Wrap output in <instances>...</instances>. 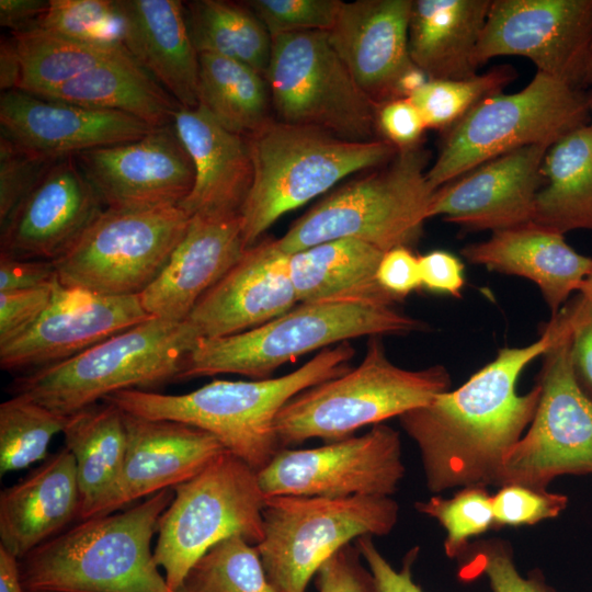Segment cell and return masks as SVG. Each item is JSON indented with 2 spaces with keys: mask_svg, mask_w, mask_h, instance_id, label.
Returning a JSON list of instances; mask_svg holds the SVG:
<instances>
[{
  "mask_svg": "<svg viewBox=\"0 0 592 592\" xmlns=\"http://www.w3.org/2000/svg\"><path fill=\"white\" fill-rule=\"evenodd\" d=\"M22 78V64L14 37L2 36L0 41V89L16 90Z\"/></svg>",
  "mask_w": 592,
  "mask_h": 592,
  "instance_id": "obj_56",
  "label": "cell"
},
{
  "mask_svg": "<svg viewBox=\"0 0 592 592\" xmlns=\"http://www.w3.org/2000/svg\"><path fill=\"white\" fill-rule=\"evenodd\" d=\"M470 263L535 283L557 316L592 269V258L572 249L560 235L536 223L493 231L483 241L463 248Z\"/></svg>",
  "mask_w": 592,
  "mask_h": 592,
  "instance_id": "obj_27",
  "label": "cell"
},
{
  "mask_svg": "<svg viewBox=\"0 0 592 592\" xmlns=\"http://www.w3.org/2000/svg\"><path fill=\"white\" fill-rule=\"evenodd\" d=\"M548 147L534 145L499 156L439 187L430 217L466 231H498L533 221Z\"/></svg>",
  "mask_w": 592,
  "mask_h": 592,
  "instance_id": "obj_21",
  "label": "cell"
},
{
  "mask_svg": "<svg viewBox=\"0 0 592 592\" xmlns=\"http://www.w3.org/2000/svg\"><path fill=\"white\" fill-rule=\"evenodd\" d=\"M391 497H266L257 549L277 592H307L322 563L362 536H385L398 521Z\"/></svg>",
  "mask_w": 592,
  "mask_h": 592,
  "instance_id": "obj_11",
  "label": "cell"
},
{
  "mask_svg": "<svg viewBox=\"0 0 592 592\" xmlns=\"http://www.w3.org/2000/svg\"><path fill=\"white\" fill-rule=\"evenodd\" d=\"M553 318L568 331L577 376L592 394V305L577 296Z\"/></svg>",
  "mask_w": 592,
  "mask_h": 592,
  "instance_id": "obj_49",
  "label": "cell"
},
{
  "mask_svg": "<svg viewBox=\"0 0 592 592\" xmlns=\"http://www.w3.org/2000/svg\"><path fill=\"white\" fill-rule=\"evenodd\" d=\"M428 326L395 305L361 300L299 303L244 332L200 339L177 382L218 374L265 379L284 363L360 337L405 335Z\"/></svg>",
  "mask_w": 592,
  "mask_h": 592,
  "instance_id": "obj_4",
  "label": "cell"
},
{
  "mask_svg": "<svg viewBox=\"0 0 592 592\" xmlns=\"http://www.w3.org/2000/svg\"><path fill=\"white\" fill-rule=\"evenodd\" d=\"M172 592H277L269 581L257 546L232 536L213 546Z\"/></svg>",
  "mask_w": 592,
  "mask_h": 592,
  "instance_id": "obj_39",
  "label": "cell"
},
{
  "mask_svg": "<svg viewBox=\"0 0 592 592\" xmlns=\"http://www.w3.org/2000/svg\"><path fill=\"white\" fill-rule=\"evenodd\" d=\"M57 281L54 261L0 254V292L47 286Z\"/></svg>",
  "mask_w": 592,
  "mask_h": 592,
  "instance_id": "obj_54",
  "label": "cell"
},
{
  "mask_svg": "<svg viewBox=\"0 0 592 592\" xmlns=\"http://www.w3.org/2000/svg\"><path fill=\"white\" fill-rule=\"evenodd\" d=\"M151 318L139 295L105 296L57 281L38 320L0 344V367L20 374L47 367Z\"/></svg>",
  "mask_w": 592,
  "mask_h": 592,
  "instance_id": "obj_17",
  "label": "cell"
},
{
  "mask_svg": "<svg viewBox=\"0 0 592 592\" xmlns=\"http://www.w3.org/2000/svg\"><path fill=\"white\" fill-rule=\"evenodd\" d=\"M421 284L425 288L460 297L465 285L464 264L452 254L443 250H434L419 257Z\"/></svg>",
  "mask_w": 592,
  "mask_h": 592,
  "instance_id": "obj_53",
  "label": "cell"
},
{
  "mask_svg": "<svg viewBox=\"0 0 592 592\" xmlns=\"http://www.w3.org/2000/svg\"><path fill=\"white\" fill-rule=\"evenodd\" d=\"M384 252L358 239L326 241L289 254L291 280L299 303L361 300L398 303L377 281Z\"/></svg>",
  "mask_w": 592,
  "mask_h": 592,
  "instance_id": "obj_31",
  "label": "cell"
},
{
  "mask_svg": "<svg viewBox=\"0 0 592 592\" xmlns=\"http://www.w3.org/2000/svg\"><path fill=\"white\" fill-rule=\"evenodd\" d=\"M491 1H412L408 31L412 62L429 79L477 75L476 50Z\"/></svg>",
  "mask_w": 592,
  "mask_h": 592,
  "instance_id": "obj_30",
  "label": "cell"
},
{
  "mask_svg": "<svg viewBox=\"0 0 592 592\" xmlns=\"http://www.w3.org/2000/svg\"><path fill=\"white\" fill-rule=\"evenodd\" d=\"M590 118L588 92L537 71L520 91L483 99L445 133L428 182L436 191L504 153L534 145L549 148Z\"/></svg>",
  "mask_w": 592,
  "mask_h": 592,
  "instance_id": "obj_9",
  "label": "cell"
},
{
  "mask_svg": "<svg viewBox=\"0 0 592 592\" xmlns=\"http://www.w3.org/2000/svg\"><path fill=\"white\" fill-rule=\"evenodd\" d=\"M516 77L509 65L465 79H429L409 99L428 128L446 133L483 99L503 92Z\"/></svg>",
  "mask_w": 592,
  "mask_h": 592,
  "instance_id": "obj_40",
  "label": "cell"
},
{
  "mask_svg": "<svg viewBox=\"0 0 592 592\" xmlns=\"http://www.w3.org/2000/svg\"><path fill=\"white\" fill-rule=\"evenodd\" d=\"M191 216L181 206L106 208L54 261L58 282L105 296L143 293L161 273Z\"/></svg>",
  "mask_w": 592,
  "mask_h": 592,
  "instance_id": "obj_13",
  "label": "cell"
},
{
  "mask_svg": "<svg viewBox=\"0 0 592 592\" xmlns=\"http://www.w3.org/2000/svg\"><path fill=\"white\" fill-rule=\"evenodd\" d=\"M429 151L421 145L398 150L385 166L350 181L316 203L275 239L291 254L343 238L383 252L414 246L430 217L435 190L428 182Z\"/></svg>",
  "mask_w": 592,
  "mask_h": 592,
  "instance_id": "obj_7",
  "label": "cell"
},
{
  "mask_svg": "<svg viewBox=\"0 0 592 592\" xmlns=\"http://www.w3.org/2000/svg\"><path fill=\"white\" fill-rule=\"evenodd\" d=\"M354 354L353 345L344 341L320 350L299 368L275 378L214 379L179 395L127 389L103 400L133 415L207 431L226 451L259 473L282 449L274 430L282 408L303 390L350 371Z\"/></svg>",
  "mask_w": 592,
  "mask_h": 592,
  "instance_id": "obj_2",
  "label": "cell"
},
{
  "mask_svg": "<svg viewBox=\"0 0 592 592\" xmlns=\"http://www.w3.org/2000/svg\"><path fill=\"white\" fill-rule=\"evenodd\" d=\"M68 417L24 396L13 395L0 405V475L44 462L48 446L62 433Z\"/></svg>",
  "mask_w": 592,
  "mask_h": 592,
  "instance_id": "obj_38",
  "label": "cell"
},
{
  "mask_svg": "<svg viewBox=\"0 0 592 592\" xmlns=\"http://www.w3.org/2000/svg\"><path fill=\"white\" fill-rule=\"evenodd\" d=\"M191 39L198 54L242 62L265 77L272 37L243 2L194 0L184 2Z\"/></svg>",
  "mask_w": 592,
  "mask_h": 592,
  "instance_id": "obj_36",
  "label": "cell"
},
{
  "mask_svg": "<svg viewBox=\"0 0 592 592\" xmlns=\"http://www.w3.org/2000/svg\"><path fill=\"white\" fill-rule=\"evenodd\" d=\"M75 159L106 208L180 206L194 183L192 160L172 124Z\"/></svg>",
  "mask_w": 592,
  "mask_h": 592,
  "instance_id": "obj_18",
  "label": "cell"
},
{
  "mask_svg": "<svg viewBox=\"0 0 592 592\" xmlns=\"http://www.w3.org/2000/svg\"><path fill=\"white\" fill-rule=\"evenodd\" d=\"M55 161L32 155L0 136V225Z\"/></svg>",
  "mask_w": 592,
  "mask_h": 592,
  "instance_id": "obj_46",
  "label": "cell"
},
{
  "mask_svg": "<svg viewBox=\"0 0 592 592\" xmlns=\"http://www.w3.org/2000/svg\"><path fill=\"white\" fill-rule=\"evenodd\" d=\"M379 338H368L356 367L303 390L282 408L274 423L281 448L310 439L329 443L353 436L363 426L399 418L449 390L446 367H399L389 360Z\"/></svg>",
  "mask_w": 592,
  "mask_h": 592,
  "instance_id": "obj_8",
  "label": "cell"
},
{
  "mask_svg": "<svg viewBox=\"0 0 592 592\" xmlns=\"http://www.w3.org/2000/svg\"><path fill=\"white\" fill-rule=\"evenodd\" d=\"M265 79L276 121L353 141L380 139L375 136L378 107L335 53L328 32L273 36Z\"/></svg>",
  "mask_w": 592,
  "mask_h": 592,
  "instance_id": "obj_12",
  "label": "cell"
},
{
  "mask_svg": "<svg viewBox=\"0 0 592 592\" xmlns=\"http://www.w3.org/2000/svg\"><path fill=\"white\" fill-rule=\"evenodd\" d=\"M35 29L83 43L124 46L117 0H49Z\"/></svg>",
  "mask_w": 592,
  "mask_h": 592,
  "instance_id": "obj_42",
  "label": "cell"
},
{
  "mask_svg": "<svg viewBox=\"0 0 592 592\" xmlns=\"http://www.w3.org/2000/svg\"><path fill=\"white\" fill-rule=\"evenodd\" d=\"M492 496L487 487L460 488L452 498L439 496L415 503L420 513L435 519L446 532L444 550L449 558L460 557L469 538L496 526Z\"/></svg>",
  "mask_w": 592,
  "mask_h": 592,
  "instance_id": "obj_41",
  "label": "cell"
},
{
  "mask_svg": "<svg viewBox=\"0 0 592 592\" xmlns=\"http://www.w3.org/2000/svg\"><path fill=\"white\" fill-rule=\"evenodd\" d=\"M117 3L128 53L181 106L197 107L200 58L189 32L184 2Z\"/></svg>",
  "mask_w": 592,
  "mask_h": 592,
  "instance_id": "obj_29",
  "label": "cell"
},
{
  "mask_svg": "<svg viewBox=\"0 0 592 592\" xmlns=\"http://www.w3.org/2000/svg\"><path fill=\"white\" fill-rule=\"evenodd\" d=\"M197 340L186 320L151 318L69 360L20 374L9 390L69 417L121 390L175 383Z\"/></svg>",
  "mask_w": 592,
  "mask_h": 592,
  "instance_id": "obj_6",
  "label": "cell"
},
{
  "mask_svg": "<svg viewBox=\"0 0 592 592\" xmlns=\"http://www.w3.org/2000/svg\"><path fill=\"white\" fill-rule=\"evenodd\" d=\"M342 2L340 0H250L244 3L273 37L295 32H329L335 23Z\"/></svg>",
  "mask_w": 592,
  "mask_h": 592,
  "instance_id": "obj_44",
  "label": "cell"
},
{
  "mask_svg": "<svg viewBox=\"0 0 592 592\" xmlns=\"http://www.w3.org/2000/svg\"><path fill=\"white\" fill-rule=\"evenodd\" d=\"M76 462L64 446L0 492V545L19 560L77 520Z\"/></svg>",
  "mask_w": 592,
  "mask_h": 592,
  "instance_id": "obj_28",
  "label": "cell"
},
{
  "mask_svg": "<svg viewBox=\"0 0 592 592\" xmlns=\"http://www.w3.org/2000/svg\"><path fill=\"white\" fill-rule=\"evenodd\" d=\"M465 553L466 558L459 568L463 580L482 576L492 592H551L545 581L535 574L523 577L515 567L508 545L500 540L485 542Z\"/></svg>",
  "mask_w": 592,
  "mask_h": 592,
  "instance_id": "obj_43",
  "label": "cell"
},
{
  "mask_svg": "<svg viewBox=\"0 0 592 592\" xmlns=\"http://www.w3.org/2000/svg\"><path fill=\"white\" fill-rule=\"evenodd\" d=\"M543 355L540 396L532 422L504 458L499 486L519 483L546 489L562 475L592 474V398L572 361L568 331Z\"/></svg>",
  "mask_w": 592,
  "mask_h": 592,
  "instance_id": "obj_14",
  "label": "cell"
},
{
  "mask_svg": "<svg viewBox=\"0 0 592 592\" xmlns=\"http://www.w3.org/2000/svg\"><path fill=\"white\" fill-rule=\"evenodd\" d=\"M22 64L18 90L43 96L127 49L123 45L83 43L41 29L11 34Z\"/></svg>",
  "mask_w": 592,
  "mask_h": 592,
  "instance_id": "obj_37",
  "label": "cell"
},
{
  "mask_svg": "<svg viewBox=\"0 0 592 592\" xmlns=\"http://www.w3.org/2000/svg\"><path fill=\"white\" fill-rule=\"evenodd\" d=\"M0 592H26L23 588L19 559L0 545Z\"/></svg>",
  "mask_w": 592,
  "mask_h": 592,
  "instance_id": "obj_57",
  "label": "cell"
},
{
  "mask_svg": "<svg viewBox=\"0 0 592 592\" xmlns=\"http://www.w3.org/2000/svg\"><path fill=\"white\" fill-rule=\"evenodd\" d=\"M48 5L49 0H1L0 24L11 33L35 29Z\"/></svg>",
  "mask_w": 592,
  "mask_h": 592,
  "instance_id": "obj_55",
  "label": "cell"
},
{
  "mask_svg": "<svg viewBox=\"0 0 592 592\" xmlns=\"http://www.w3.org/2000/svg\"><path fill=\"white\" fill-rule=\"evenodd\" d=\"M589 96H590V111H591V118H590L589 125L592 128V94H589Z\"/></svg>",
  "mask_w": 592,
  "mask_h": 592,
  "instance_id": "obj_60",
  "label": "cell"
},
{
  "mask_svg": "<svg viewBox=\"0 0 592 592\" xmlns=\"http://www.w3.org/2000/svg\"><path fill=\"white\" fill-rule=\"evenodd\" d=\"M581 89L588 92L589 94H592V41L590 44L584 71H583V78L581 82Z\"/></svg>",
  "mask_w": 592,
  "mask_h": 592,
  "instance_id": "obj_58",
  "label": "cell"
},
{
  "mask_svg": "<svg viewBox=\"0 0 592 592\" xmlns=\"http://www.w3.org/2000/svg\"><path fill=\"white\" fill-rule=\"evenodd\" d=\"M496 527L534 525L557 517L567 506L565 494L519 483L500 487L492 496Z\"/></svg>",
  "mask_w": 592,
  "mask_h": 592,
  "instance_id": "obj_45",
  "label": "cell"
},
{
  "mask_svg": "<svg viewBox=\"0 0 592 592\" xmlns=\"http://www.w3.org/2000/svg\"><path fill=\"white\" fill-rule=\"evenodd\" d=\"M533 223L560 235L592 230V128L584 125L550 146L542 166Z\"/></svg>",
  "mask_w": 592,
  "mask_h": 592,
  "instance_id": "obj_33",
  "label": "cell"
},
{
  "mask_svg": "<svg viewBox=\"0 0 592 592\" xmlns=\"http://www.w3.org/2000/svg\"><path fill=\"white\" fill-rule=\"evenodd\" d=\"M253 179L240 217L246 249L285 213L344 178L387 164L398 149L380 138L353 141L310 126L269 119L246 137Z\"/></svg>",
  "mask_w": 592,
  "mask_h": 592,
  "instance_id": "obj_5",
  "label": "cell"
},
{
  "mask_svg": "<svg viewBox=\"0 0 592 592\" xmlns=\"http://www.w3.org/2000/svg\"><path fill=\"white\" fill-rule=\"evenodd\" d=\"M592 41V0H492L476 60L522 56L581 89Z\"/></svg>",
  "mask_w": 592,
  "mask_h": 592,
  "instance_id": "obj_16",
  "label": "cell"
},
{
  "mask_svg": "<svg viewBox=\"0 0 592 592\" xmlns=\"http://www.w3.org/2000/svg\"><path fill=\"white\" fill-rule=\"evenodd\" d=\"M174 497L164 489L119 511L79 521L19 560L26 592H172L151 542Z\"/></svg>",
  "mask_w": 592,
  "mask_h": 592,
  "instance_id": "obj_3",
  "label": "cell"
},
{
  "mask_svg": "<svg viewBox=\"0 0 592 592\" xmlns=\"http://www.w3.org/2000/svg\"><path fill=\"white\" fill-rule=\"evenodd\" d=\"M124 419L127 449L121 474L83 520L119 511L139 499L174 488L226 452L213 434L190 424L126 412Z\"/></svg>",
  "mask_w": 592,
  "mask_h": 592,
  "instance_id": "obj_19",
  "label": "cell"
},
{
  "mask_svg": "<svg viewBox=\"0 0 592 592\" xmlns=\"http://www.w3.org/2000/svg\"><path fill=\"white\" fill-rule=\"evenodd\" d=\"M379 285L398 301L422 286L419 257L408 247L384 252L377 269Z\"/></svg>",
  "mask_w": 592,
  "mask_h": 592,
  "instance_id": "obj_52",
  "label": "cell"
},
{
  "mask_svg": "<svg viewBox=\"0 0 592 592\" xmlns=\"http://www.w3.org/2000/svg\"><path fill=\"white\" fill-rule=\"evenodd\" d=\"M543 330L531 344L500 349L457 389L399 417L420 451L431 492L499 486L504 458L532 422L540 396L538 384L520 395L517 379L559 335L553 321Z\"/></svg>",
  "mask_w": 592,
  "mask_h": 592,
  "instance_id": "obj_1",
  "label": "cell"
},
{
  "mask_svg": "<svg viewBox=\"0 0 592 592\" xmlns=\"http://www.w3.org/2000/svg\"><path fill=\"white\" fill-rule=\"evenodd\" d=\"M172 127L195 173L180 206L190 216L240 214L253 179L246 137L225 129L200 105L180 106Z\"/></svg>",
  "mask_w": 592,
  "mask_h": 592,
  "instance_id": "obj_26",
  "label": "cell"
},
{
  "mask_svg": "<svg viewBox=\"0 0 592 592\" xmlns=\"http://www.w3.org/2000/svg\"><path fill=\"white\" fill-rule=\"evenodd\" d=\"M104 209L75 157L59 159L0 225V254L56 261Z\"/></svg>",
  "mask_w": 592,
  "mask_h": 592,
  "instance_id": "obj_20",
  "label": "cell"
},
{
  "mask_svg": "<svg viewBox=\"0 0 592 592\" xmlns=\"http://www.w3.org/2000/svg\"><path fill=\"white\" fill-rule=\"evenodd\" d=\"M244 250L240 214L191 216L168 263L139 294L141 305L155 318L186 320L198 299Z\"/></svg>",
  "mask_w": 592,
  "mask_h": 592,
  "instance_id": "obj_25",
  "label": "cell"
},
{
  "mask_svg": "<svg viewBox=\"0 0 592 592\" xmlns=\"http://www.w3.org/2000/svg\"><path fill=\"white\" fill-rule=\"evenodd\" d=\"M62 434L76 462L81 521L121 474L127 449L124 411L103 400L69 415Z\"/></svg>",
  "mask_w": 592,
  "mask_h": 592,
  "instance_id": "obj_34",
  "label": "cell"
},
{
  "mask_svg": "<svg viewBox=\"0 0 592 592\" xmlns=\"http://www.w3.org/2000/svg\"><path fill=\"white\" fill-rule=\"evenodd\" d=\"M57 281L36 288L0 292V344L38 320L52 300Z\"/></svg>",
  "mask_w": 592,
  "mask_h": 592,
  "instance_id": "obj_47",
  "label": "cell"
},
{
  "mask_svg": "<svg viewBox=\"0 0 592 592\" xmlns=\"http://www.w3.org/2000/svg\"><path fill=\"white\" fill-rule=\"evenodd\" d=\"M426 128L421 112L409 98L391 100L377 109V130L398 150L420 145Z\"/></svg>",
  "mask_w": 592,
  "mask_h": 592,
  "instance_id": "obj_50",
  "label": "cell"
},
{
  "mask_svg": "<svg viewBox=\"0 0 592 592\" xmlns=\"http://www.w3.org/2000/svg\"><path fill=\"white\" fill-rule=\"evenodd\" d=\"M0 126L21 149L59 160L141 138L153 127L121 112L39 98L22 90L1 92Z\"/></svg>",
  "mask_w": 592,
  "mask_h": 592,
  "instance_id": "obj_22",
  "label": "cell"
},
{
  "mask_svg": "<svg viewBox=\"0 0 592 592\" xmlns=\"http://www.w3.org/2000/svg\"><path fill=\"white\" fill-rule=\"evenodd\" d=\"M373 536H362L354 540L362 559L367 565L375 584V592H423L412 577V566L419 547L410 549L401 568L395 569L374 544Z\"/></svg>",
  "mask_w": 592,
  "mask_h": 592,
  "instance_id": "obj_51",
  "label": "cell"
},
{
  "mask_svg": "<svg viewBox=\"0 0 592 592\" xmlns=\"http://www.w3.org/2000/svg\"><path fill=\"white\" fill-rule=\"evenodd\" d=\"M315 578L318 592H375L373 576L355 544L343 546L327 559Z\"/></svg>",
  "mask_w": 592,
  "mask_h": 592,
  "instance_id": "obj_48",
  "label": "cell"
},
{
  "mask_svg": "<svg viewBox=\"0 0 592 592\" xmlns=\"http://www.w3.org/2000/svg\"><path fill=\"white\" fill-rule=\"evenodd\" d=\"M400 434L379 423L314 448H282L258 473L266 497H391L405 476Z\"/></svg>",
  "mask_w": 592,
  "mask_h": 592,
  "instance_id": "obj_15",
  "label": "cell"
},
{
  "mask_svg": "<svg viewBox=\"0 0 592 592\" xmlns=\"http://www.w3.org/2000/svg\"><path fill=\"white\" fill-rule=\"evenodd\" d=\"M39 98L121 112L153 128L171 125L181 106L128 50Z\"/></svg>",
  "mask_w": 592,
  "mask_h": 592,
  "instance_id": "obj_32",
  "label": "cell"
},
{
  "mask_svg": "<svg viewBox=\"0 0 592 592\" xmlns=\"http://www.w3.org/2000/svg\"><path fill=\"white\" fill-rule=\"evenodd\" d=\"M578 292H579L578 297L582 301L592 305V269L589 275L583 281V283L581 284Z\"/></svg>",
  "mask_w": 592,
  "mask_h": 592,
  "instance_id": "obj_59",
  "label": "cell"
},
{
  "mask_svg": "<svg viewBox=\"0 0 592 592\" xmlns=\"http://www.w3.org/2000/svg\"><path fill=\"white\" fill-rule=\"evenodd\" d=\"M412 0L342 2L328 38L353 79L378 107L403 98L407 76L417 68L409 54Z\"/></svg>",
  "mask_w": 592,
  "mask_h": 592,
  "instance_id": "obj_23",
  "label": "cell"
},
{
  "mask_svg": "<svg viewBox=\"0 0 592 592\" xmlns=\"http://www.w3.org/2000/svg\"><path fill=\"white\" fill-rule=\"evenodd\" d=\"M173 490L153 548V559L171 591L219 542L241 536L257 545L262 539L266 496L258 471L228 451Z\"/></svg>",
  "mask_w": 592,
  "mask_h": 592,
  "instance_id": "obj_10",
  "label": "cell"
},
{
  "mask_svg": "<svg viewBox=\"0 0 592 592\" xmlns=\"http://www.w3.org/2000/svg\"><path fill=\"white\" fill-rule=\"evenodd\" d=\"M288 258L271 238L246 249L186 318L198 340L244 332L294 308Z\"/></svg>",
  "mask_w": 592,
  "mask_h": 592,
  "instance_id": "obj_24",
  "label": "cell"
},
{
  "mask_svg": "<svg viewBox=\"0 0 592 592\" xmlns=\"http://www.w3.org/2000/svg\"><path fill=\"white\" fill-rule=\"evenodd\" d=\"M198 105L219 125L247 137L272 118L264 76L225 57L198 54Z\"/></svg>",
  "mask_w": 592,
  "mask_h": 592,
  "instance_id": "obj_35",
  "label": "cell"
}]
</instances>
